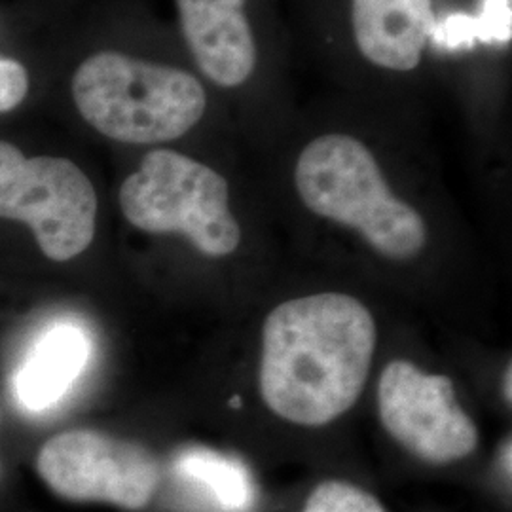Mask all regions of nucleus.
<instances>
[{"label":"nucleus","mask_w":512,"mask_h":512,"mask_svg":"<svg viewBox=\"0 0 512 512\" xmlns=\"http://www.w3.org/2000/svg\"><path fill=\"white\" fill-rule=\"evenodd\" d=\"M173 469L217 511L249 512L255 507V482L241 459L194 446L177 456Z\"/></svg>","instance_id":"11"},{"label":"nucleus","mask_w":512,"mask_h":512,"mask_svg":"<svg viewBox=\"0 0 512 512\" xmlns=\"http://www.w3.org/2000/svg\"><path fill=\"white\" fill-rule=\"evenodd\" d=\"M29 92V73L16 59L0 55V114L18 109Z\"/></svg>","instance_id":"13"},{"label":"nucleus","mask_w":512,"mask_h":512,"mask_svg":"<svg viewBox=\"0 0 512 512\" xmlns=\"http://www.w3.org/2000/svg\"><path fill=\"white\" fill-rule=\"evenodd\" d=\"M0 219L25 222L44 255L71 260L92 245L97 194L71 160L25 158L18 147L0 141Z\"/></svg>","instance_id":"5"},{"label":"nucleus","mask_w":512,"mask_h":512,"mask_svg":"<svg viewBox=\"0 0 512 512\" xmlns=\"http://www.w3.org/2000/svg\"><path fill=\"white\" fill-rule=\"evenodd\" d=\"M376 338L374 317L349 294L279 304L262 330L258 385L264 403L304 427L344 416L365 389Z\"/></svg>","instance_id":"1"},{"label":"nucleus","mask_w":512,"mask_h":512,"mask_svg":"<svg viewBox=\"0 0 512 512\" xmlns=\"http://www.w3.org/2000/svg\"><path fill=\"white\" fill-rule=\"evenodd\" d=\"M124 217L148 234H181L207 256L232 255L241 228L226 179L175 150H152L120 188Z\"/></svg>","instance_id":"4"},{"label":"nucleus","mask_w":512,"mask_h":512,"mask_svg":"<svg viewBox=\"0 0 512 512\" xmlns=\"http://www.w3.org/2000/svg\"><path fill=\"white\" fill-rule=\"evenodd\" d=\"M359 52L376 67L414 71L437 23L431 0H351Z\"/></svg>","instance_id":"9"},{"label":"nucleus","mask_w":512,"mask_h":512,"mask_svg":"<svg viewBox=\"0 0 512 512\" xmlns=\"http://www.w3.org/2000/svg\"><path fill=\"white\" fill-rule=\"evenodd\" d=\"M501 465L507 476H511V439L505 440V444L501 446Z\"/></svg>","instance_id":"14"},{"label":"nucleus","mask_w":512,"mask_h":512,"mask_svg":"<svg viewBox=\"0 0 512 512\" xmlns=\"http://www.w3.org/2000/svg\"><path fill=\"white\" fill-rule=\"evenodd\" d=\"M378 412L385 431L412 456L446 465L475 452V421L456 401L448 376L425 374L408 361H391L378 384Z\"/></svg>","instance_id":"7"},{"label":"nucleus","mask_w":512,"mask_h":512,"mask_svg":"<svg viewBox=\"0 0 512 512\" xmlns=\"http://www.w3.org/2000/svg\"><path fill=\"white\" fill-rule=\"evenodd\" d=\"M230 406H236V408H239V406H241V401H239L238 395H236V397H234V399L230 401Z\"/></svg>","instance_id":"16"},{"label":"nucleus","mask_w":512,"mask_h":512,"mask_svg":"<svg viewBox=\"0 0 512 512\" xmlns=\"http://www.w3.org/2000/svg\"><path fill=\"white\" fill-rule=\"evenodd\" d=\"M294 183L310 211L357 230L380 255L408 260L427 243L425 220L391 192L374 154L355 137L313 139L296 162Z\"/></svg>","instance_id":"3"},{"label":"nucleus","mask_w":512,"mask_h":512,"mask_svg":"<svg viewBox=\"0 0 512 512\" xmlns=\"http://www.w3.org/2000/svg\"><path fill=\"white\" fill-rule=\"evenodd\" d=\"M302 512H385V509L374 495L359 486L327 480L313 490Z\"/></svg>","instance_id":"12"},{"label":"nucleus","mask_w":512,"mask_h":512,"mask_svg":"<svg viewBox=\"0 0 512 512\" xmlns=\"http://www.w3.org/2000/svg\"><path fill=\"white\" fill-rule=\"evenodd\" d=\"M38 473L55 494L73 501H103L128 511L148 505L160 467L147 448L97 431H69L48 440Z\"/></svg>","instance_id":"6"},{"label":"nucleus","mask_w":512,"mask_h":512,"mask_svg":"<svg viewBox=\"0 0 512 512\" xmlns=\"http://www.w3.org/2000/svg\"><path fill=\"white\" fill-rule=\"evenodd\" d=\"M511 365L507 366L505 370V378H503V397L507 399V403H511Z\"/></svg>","instance_id":"15"},{"label":"nucleus","mask_w":512,"mask_h":512,"mask_svg":"<svg viewBox=\"0 0 512 512\" xmlns=\"http://www.w3.org/2000/svg\"><path fill=\"white\" fill-rule=\"evenodd\" d=\"M92 336L76 321H55L27 351L14 374V395L25 412L59 403L92 359Z\"/></svg>","instance_id":"10"},{"label":"nucleus","mask_w":512,"mask_h":512,"mask_svg":"<svg viewBox=\"0 0 512 512\" xmlns=\"http://www.w3.org/2000/svg\"><path fill=\"white\" fill-rule=\"evenodd\" d=\"M245 2L177 0L188 50L200 71L222 88H238L255 73L258 50Z\"/></svg>","instance_id":"8"},{"label":"nucleus","mask_w":512,"mask_h":512,"mask_svg":"<svg viewBox=\"0 0 512 512\" xmlns=\"http://www.w3.org/2000/svg\"><path fill=\"white\" fill-rule=\"evenodd\" d=\"M71 92L93 129L128 145L175 141L198 126L207 107L194 74L112 50L78 65Z\"/></svg>","instance_id":"2"}]
</instances>
